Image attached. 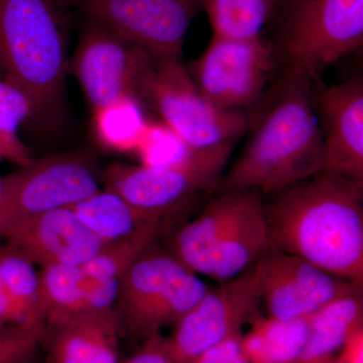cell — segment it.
I'll use <instances>...</instances> for the list:
<instances>
[{"label": "cell", "instance_id": "15", "mask_svg": "<svg viewBox=\"0 0 363 363\" xmlns=\"http://www.w3.org/2000/svg\"><path fill=\"white\" fill-rule=\"evenodd\" d=\"M6 245L42 267L84 266L104 243L71 207L60 208L11 224L1 236Z\"/></svg>", "mask_w": 363, "mask_h": 363}, {"label": "cell", "instance_id": "33", "mask_svg": "<svg viewBox=\"0 0 363 363\" xmlns=\"http://www.w3.org/2000/svg\"><path fill=\"white\" fill-rule=\"evenodd\" d=\"M0 324L23 325V326L32 327L26 321V318L20 308L16 306L13 298L9 297V294L1 286H0Z\"/></svg>", "mask_w": 363, "mask_h": 363}, {"label": "cell", "instance_id": "13", "mask_svg": "<svg viewBox=\"0 0 363 363\" xmlns=\"http://www.w3.org/2000/svg\"><path fill=\"white\" fill-rule=\"evenodd\" d=\"M255 264L259 272L262 303L269 316L279 320L309 317L333 298L362 286L274 248Z\"/></svg>", "mask_w": 363, "mask_h": 363}, {"label": "cell", "instance_id": "37", "mask_svg": "<svg viewBox=\"0 0 363 363\" xmlns=\"http://www.w3.org/2000/svg\"><path fill=\"white\" fill-rule=\"evenodd\" d=\"M332 363H337V362H336L335 360H333V362H332Z\"/></svg>", "mask_w": 363, "mask_h": 363}, {"label": "cell", "instance_id": "1", "mask_svg": "<svg viewBox=\"0 0 363 363\" xmlns=\"http://www.w3.org/2000/svg\"><path fill=\"white\" fill-rule=\"evenodd\" d=\"M271 248L363 283V182L321 173L264 205Z\"/></svg>", "mask_w": 363, "mask_h": 363}, {"label": "cell", "instance_id": "25", "mask_svg": "<svg viewBox=\"0 0 363 363\" xmlns=\"http://www.w3.org/2000/svg\"><path fill=\"white\" fill-rule=\"evenodd\" d=\"M93 124L99 143L116 152L138 150L147 126L135 97L121 98L94 111Z\"/></svg>", "mask_w": 363, "mask_h": 363}, {"label": "cell", "instance_id": "17", "mask_svg": "<svg viewBox=\"0 0 363 363\" xmlns=\"http://www.w3.org/2000/svg\"><path fill=\"white\" fill-rule=\"evenodd\" d=\"M248 191L221 192L195 220L184 224L172 242V255L189 271L211 276L217 248L240 211Z\"/></svg>", "mask_w": 363, "mask_h": 363}, {"label": "cell", "instance_id": "8", "mask_svg": "<svg viewBox=\"0 0 363 363\" xmlns=\"http://www.w3.org/2000/svg\"><path fill=\"white\" fill-rule=\"evenodd\" d=\"M101 175L89 157L66 152L35 160L2 178L0 240L16 222L73 207L100 190Z\"/></svg>", "mask_w": 363, "mask_h": 363}, {"label": "cell", "instance_id": "3", "mask_svg": "<svg viewBox=\"0 0 363 363\" xmlns=\"http://www.w3.org/2000/svg\"><path fill=\"white\" fill-rule=\"evenodd\" d=\"M0 71L28 95L35 112L58 107L68 63L55 0H0Z\"/></svg>", "mask_w": 363, "mask_h": 363}, {"label": "cell", "instance_id": "38", "mask_svg": "<svg viewBox=\"0 0 363 363\" xmlns=\"http://www.w3.org/2000/svg\"><path fill=\"white\" fill-rule=\"evenodd\" d=\"M0 72H1V71H0Z\"/></svg>", "mask_w": 363, "mask_h": 363}, {"label": "cell", "instance_id": "24", "mask_svg": "<svg viewBox=\"0 0 363 363\" xmlns=\"http://www.w3.org/2000/svg\"><path fill=\"white\" fill-rule=\"evenodd\" d=\"M35 264L11 245H0V286L33 328L44 330L45 312Z\"/></svg>", "mask_w": 363, "mask_h": 363}, {"label": "cell", "instance_id": "30", "mask_svg": "<svg viewBox=\"0 0 363 363\" xmlns=\"http://www.w3.org/2000/svg\"><path fill=\"white\" fill-rule=\"evenodd\" d=\"M124 363H175L169 357L164 346V337L156 335L145 339L142 347Z\"/></svg>", "mask_w": 363, "mask_h": 363}, {"label": "cell", "instance_id": "7", "mask_svg": "<svg viewBox=\"0 0 363 363\" xmlns=\"http://www.w3.org/2000/svg\"><path fill=\"white\" fill-rule=\"evenodd\" d=\"M140 99L156 109L189 150L240 140L252 128L247 111H222L205 99L182 61L156 62L143 81Z\"/></svg>", "mask_w": 363, "mask_h": 363}, {"label": "cell", "instance_id": "12", "mask_svg": "<svg viewBox=\"0 0 363 363\" xmlns=\"http://www.w3.org/2000/svg\"><path fill=\"white\" fill-rule=\"evenodd\" d=\"M155 64L147 52L88 18L68 70L96 111L121 98L140 100L143 81Z\"/></svg>", "mask_w": 363, "mask_h": 363}, {"label": "cell", "instance_id": "18", "mask_svg": "<svg viewBox=\"0 0 363 363\" xmlns=\"http://www.w3.org/2000/svg\"><path fill=\"white\" fill-rule=\"evenodd\" d=\"M271 248L269 224L259 193L248 191L216 250L210 278L224 281L250 269Z\"/></svg>", "mask_w": 363, "mask_h": 363}, {"label": "cell", "instance_id": "23", "mask_svg": "<svg viewBox=\"0 0 363 363\" xmlns=\"http://www.w3.org/2000/svg\"><path fill=\"white\" fill-rule=\"evenodd\" d=\"M45 323L88 313L90 279L81 266H52L39 271Z\"/></svg>", "mask_w": 363, "mask_h": 363}, {"label": "cell", "instance_id": "32", "mask_svg": "<svg viewBox=\"0 0 363 363\" xmlns=\"http://www.w3.org/2000/svg\"><path fill=\"white\" fill-rule=\"evenodd\" d=\"M334 360L337 363H363V326L346 339L340 354Z\"/></svg>", "mask_w": 363, "mask_h": 363}, {"label": "cell", "instance_id": "4", "mask_svg": "<svg viewBox=\"0 0 363 363\" xmlns=\"http://www.w3.org/2000/svg\"><path fill=\"white\" fill-rule=\"evenodd\" d=\"M279 49L286 72L315 82L363 45V0H278Z\"/></svg>", "mask_w": 363, "mask_h": 363}, {"label": "cell", "instance_id": "35", "mask_svg": "<svg viewBox=\"0 0 363 363\" xmlns=\"http://www.w3.org/2000/svg\"><path fill=\"white\" fill-rule=\"evenodd\" d=\"M233 363H248L247 360L245 359V357H243L242 353H241V355L240 357L238 358V359L234 360Z\"/></svg>", "mask_w": 363, "mask_h": 363}, {"label": "cell", "instance_id": "20", "mask_svg": "<svg viewBox=\"0 0 363 363\" xmlns=\"http://www.w3.org/2000/svg\"><path fill=\"white\" fill-rule=\"evenodd\" d=\"M362 326V286H355L310 316L309 337L300 360L334 357L346 339Z\"/></svg>", "mask_w": 363, "mask_h": 363}, {"label": "cell", "instance_id": "29", "mask_svg": "<svg viewBox=\"0 0 363 363\" xmlns=\"http://www.w3.org/2000/svg\"><path fill=\"white\" fill-rule=\"evenodd\" d=\"M241 338L242 334L226 339L185 363H233L241 355Z\"/></svg>", "mask_w": 363, "mask_h": 363}, {"label": "cell", "instance_id": "5", "mask_svg": "<svg viewBox=\"0 0 363 363\" xmlns=\"http://www.w3.org/2000/svg\"><path fill=\"white\" fill-rule=\"evenodd\" d=\"M209 290L169 250L154 243L119 279L117 308L123 328L133 337L159 335L164 326L178 323Z\"/></svg>", "mask_w": 363, "mask_h": 363}, {"label": "cell", "instance_id": "6", "mask_svg": "<svg viewBox=\"0 0 363 363\" xmlns=\"http://www.w3.org/2000/svg\"><path fill=\"white\" fill-rule=\"evenodd\" d=\"M238 140L188 150L178 161L162 166L112 162L101 182L133 207L164 219L196 195L219 187Z\"/></svg>", "mask_w": 363, "mask_h": 363}, {"label": "cell", "instance_id": "22", "mask_svg": "<svg viewBox=\"0 0 363 363\" xmlns=\"http://www.w3.org/2000/svg\"><path fill=\"white\" fill-rule=\"evenodd\" d=\"M215 37L250 40L262 38L278 0H200Z\"/></svg>", "mask_w": 363, "mask_h": 363}, {"label": "cell", "instance_id": "28", "mask_svg": "<svg viewBox=\"0 0 363 363\" xmlns=\"http://www.w3.org/2000/svg\"><path fill=\"white\" fill-rule=\"evenodd\" d=\"M42 331L23 325L0 324V363H30Z\"/></svg>", "mask_w": 363, "mask_h": 363}, {"label": "cell", "instance_id": "9", "mask_svg": "<svg viewBox=\"0 0 363 363\" xmlns=\"http://www.w3.org/2000/svg\"><path fill=\"white\" fill-rule=\"evenodd\" d=\"M274 48L264 38L212 37L186 67L202 96L222 111H247L259 104L274 68Z\"/></svg>", "mask_w": 363, "mask_h": 363}, {"label": "cell", "instance_id": "19", "mask_svg": "<svg viewBox=\"0 0 363 363\" xmlns=\"http://www.w3.org/2000/svg\"><path fill=\"white\" fill-rule=\"evenodd\" d=\"M310 316L279 320L257 312L250 319L252 329L241 338L243 357L248 363L298 362L309 337Z\"/></svg>", "mask_w": 363, "mask_h": 363}, {"label": "cell", "instance_id": "16", "mask_svg": "<svg viewBox=\"0 0 363 363\" xmlns=\"http://www.w3.org/2000/svg\"><path fill=\"white\" fill-rule=\"evenodd\" d=\"M123 329L117 307L45 323V363H119Z\"/></svg>", "mask_w": 363, "mask_h": 363}, {"label": "cell", "instance_id": "31", "mask_svg": "<svg viewBox=\"0 0 363 363\" xmlns=\"http://www.w3.org/2000/svg\"><path fill=\"white\" fill-rule=\"evenodd\" d=\"M2 160L13 162L20 168L30 166L35 161L30 150L20 138L11 140L0 135V161Z\"/></svg>", "mask_w": 363, "mask_h": 363}, {"label": "cell", "instance_id": "21", "mask_svg": "<svg viewBox=\"0 0 363 363\" xmlns=\"http://www.w3.org/2000/svg\"><path fill=\"white\" fill-rule=\"evenodd\" d=\"M78 218L102 242L123 240L161 217L133 207L113 191L105 188L71 207Z\"/></svg>", "mask_w": 363, "mask_h": 363}, {"label": "cell", "instance_id": "27", "mask_svg": "<svg viewBox=\"0 0 363 363\" xmlns=\"http://www.w3.org/2000/svg\"><path fill=\"white\" fill-rule=\"evenodd\" d=\"M35 113V105L28 95L0 77V135L18 140V128Z\"/></svg>", "mask_w": 363, "mask_h": 363}, {"label": "cell", "instance_id": "36", "mask_svg": "<svg viewBox=\"0 0 363 363\" xmlns=\"http://www.w3.org/2000/svg\"><path fill=\"white\" fill-rule=\"evenodd\" d=\"M1 198H2V178H0V206H1Z\"/></svg>", "mask_w": 363, "mask_h": 363}, {"label": "cell", "instance_id": "26", "mask_svg": "<svg viewBox=\"0 0 363 363\" xmlns=\"http://www.w3.org/2000/svg\"><path fill=\"white\" fill-rule=\"evenodd\" d=\"M161 229L162 222H154L128 238L105 243L100 252L82 266L86 276L96 281H119L130 264L157 242Z\"/></svg>", "mask_w": 363, "mask_h": 363}, {"label": "cell", "instance_id": "2", "mask_svg": "<svg viewBox=\"0 0 363 363\" xmlns=\"http://www.w3.org/2000/svg\"><path fill=\"white\" fill-rule=\"evenodd\" d=\"M313 81L286 72L219 190L279 194L323 171V136Z\"/></svg>", "mask_w": 363, "mask_h": 363}, {"label": "cell", "instance_id": "34", "mask_svg": "<svg viewBox=\"0 0 363 363\" xmlns=\"http://www.w3.org/2000/svg\"><path fill=\"white\" fill-rule=\"evenodd\" d=\"M334 357H327L314 358V359L298 360V362L296 363H332L333 362Z\"/></svg>", "mask_w": 363, "mask_h": 363}, {"label": "cell", "instance_id": "14", "mask_svg": "<svg viewBox=\"0 0 363 363\" xmlns=\"http://www.w3.org/2000/svg\"><path fill=\"white\" fill-rule=\"evenodd\" d=\"M323 136V171L363 182V80L314 89Z\"/></svg>", "mask_w": 363, "mask_h": 363}, {"label": "cell", "instance_id": "11", "mask_svg": "<svg viewBox=\"0 0 363 363\" xmlns=\"http://www.w3.org/2000/svg\"><path fill=\"white\" fill-rule=\"evenodd\" d=\"M262 304L259 272L252 264L242 274L222 281L205 294L178 323L164 346L175 363H185L205 350L242 334Z\"/></svg>", "mask_w": 363, "mask_h": 363}, {"label": "cell", "instance_id": "10", "mask_svg": "<svg viewBox=\"0 0 363 363\" xmlns=\"http://www.w3.org/2000/svg\"><path fill=\"white\" fill-rule=\"evenodd\" d=\"M88 18L156 62L182 61L200 0H76Z\"/></svg>", "mask_w": 363, "mask_h": 363}]
</instances>
